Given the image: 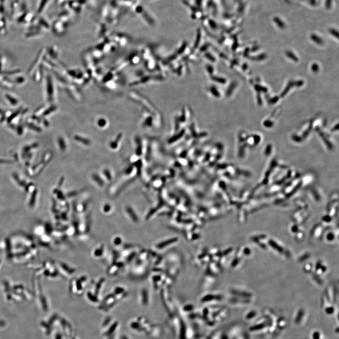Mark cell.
I'll return each instance as SVG.
<instances>
[{
	"label": "cell",
	"instance_id": "3",
	"mask_svg": "<svg viewBox=\"0 0 339 339\" xmlns=\"http://www.w3.org/2000/svg\"><path fill=\"white\" fill-rule=\"evenodd\" d=\"M258 316V312L255 311V310H252V311L248 312L245 315V319L248 321H251V322L253 321L254 322L256 318H257V317Z\"/></svg>",
	"mask_w": 339,
	"mask_h": 339
},
{
	"label": "cell",
	"instance_id": "6",
	"mask_svg": "<svg viewBox=\"0 0 339 339\" xmlns=\"http://www.w3.org/2000/svg\"><path fill=\"white\" fill-rule=\"evenodd\" d=\"M113 245L116 246H119L121 245L123 243V240L120 236H116L113 239Z\"/></svg>",
	"mask_w": 339,
	"mask_h": 339
},
{
	"label": "cell",
	"instance_id": "4",
	"mask_svg": "<svg viewBox=\"0 0 339 339\" xmlns=\"http://www.w3.org/2000/svg\"><path fill=\"white\" fill-rule=\"evenodd\" d=\"M323 333L319 330L313 331L311 334V339H325Z\"/></svg>",
	"mask_w": 339,
	"mask_h": 339
},
{
	"label": "cell",
	"instance_id": "1",
	"mask_svg": "<svg viewBox=\"0 0 339 339\" xmlns=\"http://www.w3.org/2000/svg\"><path fill=\"white\" fill-rule=\"evenodd\" d=\"M306 314L303 309L299 310L295 314L293 319V324L297 327L302 326L306 321Z\"/></svg>",
	"mask_w": 339,
	"mask_h": 339
},
{
	"label": "cell",
	"instance_id": "7",
	"mask_svg": "<svg viewBox=\"0 0 339 339\" xmlns=\"http://www.w3.org/2000/svg\"></svg>",
	"mask_w": 339,
	"mask_h": 339
},
{
	"label": "cell",
	"instance_id": "2",
	"mask_svg": "<svg viewBox=\"0 0 339 339\" xmlns=\"http://www.w3.org/2000/svg\"><path fill=\"white\" fill-rule=\"evenodd\" d=\"M286 325H287V322L285 318L282 317L278 318L277 319V323H276V333L277 332L279 333L283 331L286 327Z\"/></svg>",
	"mask_w": 339,
	"mask_h": 339
},
{
	"label": "cell",
	"instance_id": "5",
	"mask_svg": "<svg viewBox=\"0 0 339 339\" xmlns=\"http://www.w3.org/2000/svg\"><path fill=\"white\" fill-rule=\"evenodd\" d=\"M103 247H98V248H96L95 250L93 251V255L94 257H101L100 256L103 255Z\"/></svg>",
	"mask_w": 339,
	"mask_h": 339
}]
</instances>
